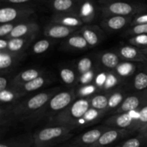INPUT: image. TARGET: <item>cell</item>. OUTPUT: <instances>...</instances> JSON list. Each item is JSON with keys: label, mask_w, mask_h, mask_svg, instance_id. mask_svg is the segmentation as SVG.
Masks as SVG:
<instances>
[{"label": "cell", "mask_w": 147, "mask_h": 147, "mask_svg": "<svg viewBox=\"0 0 147 147\" xmlns=\"http://www.w3.org/2000/svg\"><path fill=\"white\" fill-rule=\"evenodd\" d=\"M55 94H56L55 90L42 92L34 95L21 103L11 106L7 110V114H5L6 120L11 121L13 119H23L24 117H29L30 115L34 116V114L40 113V109L45 108Z\"/></svg>", "instance_id": "cell-1"}, {"label": "cell", "mask_w": 147, "mask_h": 147, "mask_svg": "<svg viewBox=\"0 0 147 147\" xmlns=\"http://www.w3.org/2000/svg\"><path fill=\"white\" fill-rule=\"evenodd\" d=\"M100 10L104 17L110 16L134 17L147 12V4L133 0H100Z\"/></svg>", "instance_id": "cell-2"}, {"label": "cell", "mask_w": 147, "mask_h": 147, "mask_svg": "<svg viewBox=\"0 0 147 147\" xmlns=\"http://www.w3.org/2000/svg\"><path fill=\"white\" fill-rule=\"evenodd\" d=\"M90 108V98H82L74 100L67 109L55 116L51 121L57 125L76 126Z\"/></svg>", "instance_id": "cell-3"}, {"label": "cell", "mask_w": 147, "mask_h": 147, "mask_svg": "<svg viewBox=\"0 0 147 147\" xmlns=\"http://www.w3.org/2000/svg\"><path fill=\"white\" fill-rule=\"evenodd\" d=\"M76 129L73 126H62L47 127L34 135V142L36 147H47L70 138L72 132Z\"/></svg>", "instance_id": "cell-4"}, {"label": "cell", "mask_w": 147, "mask_h": 147, "mask_svg": "<svg viewBox=\"0 0 147 147\" xmlns=\"http://www.w3.org/2000/svg\"><path fill=\"white\" fill-rule=\"evenodd\" d=\"M35 11V6L30 4L6 5L0 9V23L5 24L30 20Z\"/></svg>", "instance_id": "cell-5"}, {"label": "cell", "mask_w": 147, "mask_h": 147, "mask_svg": "<svg viewBox=\"0 0 147 147\" xmlns=\"http://www.w3.org/2000/svg\"><path fill=\"white\" fill-rule=\"evenodd\" d=\"M147 106V90L136 95L128 96L117 108V114L126 112L139 111Z\"/></svg>", "instance_id": "cell-6"}, {"label": "cell", "mask_w": 147, "mask_h": 147, "mask_svg": "<svg viewBox=\"0 0 147 147\" xmlns=\"http://www.w3.org/2000/svg\"><path fill=\"white\" fill-rule=\"evenodd\" d=\"M75 93L72 90L63 91L55 94L47 103L49 111L61 112L67 109L73 101Z\"/></svg>", "instance_id": "cell-7"}, {"label": "cell", "mask_w": 147, "mask_h": 147, "mask_svg": "<svg viewBox=\"0 0 147 147\" xmlns=\"http://www.w3.org/2000/svg\"><path fill=\"white\" fill-rule=\"evenodd\" d=\"M137 112L138 111H134L116 114L109 118L106 121V124L110 128L126 129L131 131V129L135 121Z\"/></svg>", "instance_id": "cell-8"}, {"label": "cell", "mask_w": 147, "mask_h": 147, "mask_svg": "<svg viewBox=\"0 0 147 147\" xmlns=\"http://www.w3.org/2000/svg\"><path fill=\"white\" fill-rule=\"evenodd\" d=\"M40 30V26L32 20H27L19 22L11 32L6 37L7 40L18 37H28V36L37 34Z\"/></svg>", "instance_id": "cell-9"}, {"label": "cell", "mask_w": 147, "mask_h": 147, "mask_svg": "<svg viewBox=\"0 0 147 147\" xmlns=\"http://www.w3.org/2000/svg\"><path fill=\"white\" fill-rule=\"evenodd\" d=\"M80 1L78 0H46L49 7L55 13H77Z\"/></svg>", "instance_id": "cell-10"}, {"label": "cell", "mask_w": 147, "mask_h": 147, "mask_svg": "<svg viewBox=\"0 0 147 147\" xmlns=\"http://www.w3.org/2000/svg\"><path fill=\"white\" fill-rule=\"evenodd\" d=\"M134 17L124 16H110L104 17L100 24L108 31H119L124 27L130 25Z\"/></svg>", "instance_id": "cell-11"}, {"label": "cell", "mask_w": 147, "mask_h": 147, "mask_svg": "<svg viewBox=\"0 0 147 147\" xmlns=\"http://www.w3.org/2000/svg\"><path fill=\"white\" fill-rule=\"evenodd\" d=\"M79 28L70 27L55 23H50L45 28L44 34L52 39H62L70 37Z\"/></svg>", "instance_id": "cell-12"}, {"label": "cell", "mask_w": 147, "mask_h": 147, "mask_svg": "<svg viewBox=\"0 0 147 147\" xmlns=\"http://www.w3.org/2000/svg\"><path fill=\"white\" fill-rule=\"evenodd\" d=\"M130 132V131L126 130V129H111H111H107L100 136L96 143H95L90 147H104L108 146Z\"/></svg>", "instance_id": "cell-13"}, {"label": "cell", "mask_w": 147, "mask_h": 147, "mask_svg": "<svg viewBox=\"0 0 147 147\" xmlns=\"http://www.w3.org/2000/svg\"><path fill=\"white\" fill-rule=\"evenodd\" d=\"M52 23L76 28H80L84 24L77 13H55L52 17Z\"/></svg>", "instance_id": "cell-14"}, {"label": "cell", "mask_w": 147, "mask_h": 147, "mask_svg": "<svg viewBox=\"0 0 147 147\" xmlns=\"http://www.w3.org/2000/svg\"><path fill=\"white\" fill-rule=\"evenodd\" d=\"M119 55L123 60L137 63H147V57L142 53L140 49L134 46H123L119 50Z\"/></svg>", "instance_id": "cell-15"}, {"label": "cell", "mask_w": 147, "mask_h": 147, "mask_svg": "<svg viewBox=\"0 0 147 147\" xmlns=\"http://www.w3.org/2000/svg\"><path fill=\"white\" fill-rule=\"evenodd\" d=\"M80 34L90 47H96L102 40V32L96 25H86L80 29Z\"/></svg>", "instance_id": "cell-16"}, {"label": "cell", "mask_w": 147, "mask_h": 147, "mask_svg": "<svg viewBox=\"0 0 147 147\" xmlns=\"http://www.w3.org/2000/svg\"><path fill=\"white\" fill-rule=\"evenodd\" d=\"M78 14L84 23H90L96 15V7L93 0H81L79 4Z\"/></svg>", "instance_id": "cell-17"}, {"label": "cell", "mask_w": 147, "mask_h": 147, "mask_svg": "<svg viewBox=\"0 0 147 147\" xmlns=\"http://www.w3.org/2000/svg\"><path fill=\"white\" fill-rule=\"evenodd\" d=\"M37 34L28 36V37H18L9 40V45L7 51L14 54H23L30 43L35 39Z\"/></svg>", "instance_id": "cell-18"}, {"label": "cell", "mask_w": 147, "mask_h": 147, "mask_svg": "<svg viewBox=\"0 0 147 147\" xmlns=\"http://www.w3.org/2000/svg\"><path fill=\"white\" fill-rule=\"evenodd\" d=\"M42 76V71L37 69L32 68L26 70L17 74L11 82L13 88H17L26 83L31 81Z\"/></svg>", "instance_id": "cell-19"}, {"label": "cell", "mask_w": 147, "mask_h": 147, "mask_svg": "<svg viewBox=\"0 0 147 147\" xmlns=\"http://www.w3.org/2000/svg\"><path fill=\"white\" fill-rule=\"evenodd\" d=\"M23 57V54H14L7 50L0 51V69L1 72L11 68Z\"/></svg>", "instance_id": "cell-20"}, {"label": "cell", "mask_w": 147, "mask_h": 147, "mask_svg": "<svg viewBox=\"0 0 147 147\" xmlns=\"http://www.w3.org/2000/svg\"><path fill=\"white\" fill-rule=\"evenodd\" d=\"M107 129L106 128L94 129L88 131L80 136L77 141V144L79 145H88L92 146L98 142L99 138Z\"/></svg>", "instance_id": "cell-21"}, {"label": "cell", "mask_w": 147, "mask_h": 147, "mask_svg": "<svg viewBox=\"0 0 147 147\" xmlns=\"http://www.w3.org/2000/svg\"><path fill=\"white\" fill-rule=\"evenodd\" d=\"M46 80H47L45 79V78L41 76L40 77L34 79V80H31V81L28 82V83H24V84L22 85V86H19V87L14 88L17 89L20 92L25 94V93L36 91V90L41 88L45 84Z\"/></svg>", "instance_id": "cell-22"}, {"label": "cell", "mask_w": 147, "mask_h": 147, "mask_svg": "<svg viewBox=\"0 0 147 147\" xmlns=\"http://www.w3.org/2000/svg\"><path fill=\"white\" fill-rule=\"evenodd\" d=\"M65 45L73 50H85L89 47L88 44L81 34H73L67 37Z\"/></svg>", "instance_id": "cell-23"}, {"label": "cell", "mask_w": 147, "mask_h": 147, "mask_svg": "<svg viewBox=\"0 0 147 147\" xmlns=\"http://www.w3.org/2000/svg\"><path fill=\"white\" fill-rule=\"evenodd\" d=\"M105 112L106 111H102L96 110L93 108H90L86 114L83 116V118L78 121L76 126H84V125L90 124L91 123L97 121L102 115L104 114Z\"/></svg>", "instance_id": "cell-24"}, {"label": "cell", "mask_w": 147, "mask_h": 147, "mask_svg": "<svg viewBox=\"0 0 147 147\" xmlns=\"http://www.w3.org/2000/svg\"><path fill=\"white\" fill-rule=\"evenodd\" d=\"M24 95V93L12 87V88H7L0 91V101L1 103H12Z\"/></svg>", "instance_id": "cell-25"}, {"label": "cell", "mask_w": 147, "mask_h": 147, "mask_svg": "<svg viewBox=\"0 0 147 147\" xmlns=\"http://www.w3.org/2000/svg\"><path fill=\"white\" fill-rule=\"evenodd\" d=\"M146 126H147V106L138 111L135 121L131 129V132L139 131Z\"/></svg>", "instance_id": "cell-26"}, {"label": "cell", "mask_w": 147, "mask_h": 147, "mask_svg": "<svg viewBox=\"0 0 147 147\" xmlns=\"http://www.w3.org/2000/svg\"><path fill=\"white\" fill-rule=\"evenodd\" d=\"M100 62L105 67L108 68L116 69L120 64V59L118 55L109 52L101 55Z\"/></svg>", "instance_id": "cell-27"}, {"label": "cell", "mask_w": 147, "mask_h": 147, "mask_svg": "<svg viewBox=\"0 0 147 147\" xmlns=\"http://www.w3.org/2000/svg\"><path fill=\"white\" fill-rule=\"evenodd\" d=\"M90 108L102 111H107L109 98L105 95H96L90 99Z\"/></svg>", "instance_id": "cell-28"}, {"label": "cell", "mask_w": 147, "mask_h": 147, "mask_svg": "<svg viewBox=\"0 0 147 147\" xmlns=\"http://www.w3.org/2000/svg\"><path fill=\"white\" fill-rule=\"evenodd\" d=\"M134 86L135 89L139 91L147 90V73L140 72L136 75L134 80Z\"/></svg>", "instance_id": "cell-29"}, {"label": "cell", "mask_w": 147, "mask_h": 147, "mask_svg": "<svg viewBox=\"0 0 147 147\" xmlns=\"http://www.w3.org/2000/svg\"><path fill=\"white\" fill-rule=\"evenodd\" d=\"M51 44L52 42L49 40L42 39V40H39L32 46V52L34 54L37 55L42 54L47 51V50L51 46Z\"/></svg>", "instance_id": "cell-30"}, {"label": "cell", "mask_w": 147, "mask_h": 147, "mask_svg": "<svg viewBox=\"0 0 147 147\" xmlns=\"http://www.w3.org/2000/svg\"><path fill=\"white\" fill-rule=\"evenodd\" d=\"M60 76L62 80L67 85H72L76 80V73L72 69L65 67L60 72Z\"/></svg>", "instance_id": "cell-31"}, {"label": "cell", "mask_w": 147, "mask_h": 147, "mask_svg": "<svg viewBox=\"0 0 147 147\" xmlns=\"http://www.w3.org/2000/svg\"><path fill=\"white\" fill-rule=\"evenodd\" d=\"M132 46L142 50L147 47V34H139L134 36L129 40Z\"/></svg>", "instance_id": "cell-32"}, {"label": "cell", "mask_w": 147, "mask_h": 147, "mask_svg": "<svg viewBox=\"0 0 147 147\" xmlns=\"http://www.w3.org/2000/svg\"><path fill=\"white\" fill-rule=\"evenodd\" d=\"M123 100V95L121 92L117 91L114 92L113 94L109 98V106H108L107 111L113 109L115 108H118Z\"/></svg>", "instance_id": "cell-33"}, {"label": "cell", "mask_w": 147, "mask_h": 147, "mask_svg": "<svg viewBox=\"0 0 147 147\" xmlns=\"http://www.w3.org/2000/svg\"><path fill=\"white\" fill-rule=\"evenodd\" d=\"M139 34H147V24H137L129 27L124 32L125 36H136Z\"/></svg>", "instance_id": "cell-34"}, {"label": "cell", "mask_w": 147, "mask_h": 147, "mask_svg": "<svg viewBox=\"0 0 147 147\" xmlns=\"http://www.w3.org/2000/svg\"><path fill=\"white\" fill-rule=\"evenodd\" d=\"M78 70L80 73V76L88 73V72L92 70V67H93V61L89 57H83L80 59L78 61L77 65Z\"/></svg>", "instance_id": "cell-35"}, {"label": "cell", "mask_w": 147, "mask_h": 147, "mask_svg": "<svg viewBox=\"0 0 147 147\" xmlns=\"http://www.w3.org/2000/svg\"><path fill=\"white\" fill-rule=\"evenodd\" d=\"M19 22H20L1 24V25H0V37H1V38H6L11 32V31L14 30L15 26Z\"/></svg>", "instance_id": "cell-36"}, {"label": "cell", "mask_w": 147, "mask_h": 147, "mask_svg": "<svg viewBox=\"0 0 147 147\" xmlns=\"http://www.w3.org/2000/svg\"><path fill=\"white\" fill-rule=\"evenodd\" d=\"M116 70H117V73L120 76H127L133 73L134 70V66L131 63H122V64H119Z\"/></svg>", "instance_id": "cell-37"}, {"label": "cell", "mask_w": 147, "mask_h": 147, "mask_svg": "<svg viewBox=\"0 0 147 147\" xmlns=\"http://www.w3.org/2000/svg\"><path fill=\"white\" fill-rule=\"evenodd\" d=\"M142 142H147V140L142 136H139L138 137L132 138L125 142L122 147H140Z\"/></svg>", "instance_id": "cell-38"}, {"label": "cell", "mask_w": 147, "mask_h": 147, "mask_svg": "<svg viewBox=\"0 0 147 147\" xmlns=\"http://www.w3.org/2000/svg\"><path fill=\"white\" fill-rule=\"evenodd\" d=\"M0 1L1 4H5L7 5H25V4L34 5L32 3L40 1H46V0H0Z\"/></svg>", "instance_id": "cell-39"}, {"label": "cell", "mask_w": 147, "mask_h": 147, "mask_svg": "<svg viewBox=\"0 0 147 147\" xmlns=\"http://www.w3.org/2000/svg\"><path fill=\"white\" fill-rule=\"evenodd\" d=\"M142 24H147V12L142 13L134 16L129 27Z\"/></svg>", "instance_id": "cell-40"}, {"label": "cell", "mask_w": 147, "mask_h": 147, "mask_svg": "<svg viewBox=\"0 0 147 147\" xmlns=\"http://www.w3.org/2000/svg\"><path fill=\"white\" fill-rule=\"evenodd\" d=\"M96 90V88L94 86H93V85H87V86H84L80 88L78 91V95L80 97H86V96H90L92 93H94Z\"/></svg>", "instance_id": "cell-41"}, {"label": "cell", "mask_w": 147, "mask_h": 147, "mask_svg": "<svg viewBox=\"0 0 147 147\" xmlns=\"http://www.w3.org/2000/svg\"><path fill=\"white\" fill-rule=\"evenodd\" d=\"M118 79L116 77V76L113 74H108L107 77H106V82H105V84L103 86V87L106 89H109L113 87L114 86H116L117 84Z\"/></svg>", "instance_id": "cell-42"}, {"label": "cell", "mask_w": 147, "mask_h": 147, "mask_svg": "<svg viewBox=\"0 0 147 147\" xmlns=\"http://www.w3.org/2000/svg\"><path fill=\"white\" fill-rule=\"evenodd\" d=\"M93 76H94V73H93V70H90V71L88 72V73L80 76V83H81V84L86 85L88 84V83H90V82L93 80Z\"/></svg>", "instance_id": "cell-43"}, {"label": "cell", "mask_w": 147, "mask_h": 147, "mask_svg": "<svg viewBox=\"0 0 147 147\" xmlns=\"http://www.w3.org/2000/svg\"><path fill=\"white\" fill-rule=\"evenodd\" d=\"M106 77H107V75H106L105 73H100V75H98L96 80V86H99V87H103L105 82H106Z\"/></svg>", "instance_id": "cell-44"}, {"label": "cell", "mask_w": 147, "mask_h": 147, "mask_svg": "<svg viewBox=\"0 0 147 147\" xmlns=\"http://www.w3.org/2000/svg\"><path fill=\"white\" fill-rule=\"evenodd\" d=\"M9 88H8V79L4 76H1L0 77V91L6 90Z\"/></svg>", "instance_id": "cell-45"}, {"label": "cell", "mask_w": 147, "mask_h": 147, "mask_svg": "<svg viewBox=\"0 0 147 147\" xmlns=\"http://www.w3.org/2000/svg\"><path fill=\"white\" fill-rule=\"evenodd\" d=\"M9 40L6 38L0 39V51H4L8 48Z\"/></svg>", "instance_id": "cell-46"}, {"label": "cell", "mask_w": 147, "mask_h": 147, "mask_svg": "<svg viewBox=\"0 0 147 147\" xmlns=\"http://www.w3.org/2000/svg\"><path fill=\"white\" fill-rule=\"evenodd\" d=\"M139 132V136H142V137L144 138L145 139H146L147 140V126H145V127H144L143 129H141Z\"/></svg>", "instance_id": "cell-47"}, {"label": "cell", "mask_w": 147, "mask_h": 147, "mask_svg": "<svg viewBox=\"0 0 147 147\" xmlns=\"http://www.w3.org/2000/svg\"><path fill=\"white\" fill-rule=\"evenodd\" d=\"M140 50L142 51V53H143V54H144L145 55H146L147 57V47H146V48L142 49V50Z\"/></svg>", "instance_id": "cell-48"}, {"label": "cell", "mask_w": 147, "mask_h": 147, "mask_svg": "<svg viewBox=\"0 0 147 147\" xmlns=\"http://www.w3.org/2000/svg\"><path fill=\"white\" fill-rule=\"evenodd\" d=\"M0 147H10V146H9L7 144H0Z\"/></svg>", "instance_id": "cell-49"}, {"label": "cell", "mask_w": 147, "mask_h": 147, "mask_svg": "<svg viewBox=\"0 0 147 147\" xmlns=\"http://www.w3.org/2000/svg\"><path fill=\"white\" fill-rule=\"evenodd\" d=\"M145 69H146V73H147V65L146 66V68H145Z\"/></svg>", "instance_id": "cell-50"}, {"label": "cell", "mask_w": 147, "mask_h": 147, "mask_svg": "<svg viewBox=\"0 0 147 147\" xmlns=\"http://www.w3.org/2000/svg\"><path fill=\"white\" fill-rule=\"evenodd\" d=\"M116 147H122V146H116Z\"/></svg>", "instance_id": "cell-51"}, {"label": "cell", "mask_w": 147, "mask_h": 147, "mask_svg": "<svg viewBox=\"0 0 147 147\" xmlns=\"http://www.w3.org/2000/svg\"><path fill=\"white\" fill-rule=\"evenodd\" d=\"M78 1H81V0H78Z\"/></svg>", "instance_id": "cell-52"}, {"label": "cell", "mask_w": 147, "mask_h": 147, "mask_svg": "<svg viewBox=\"0 0 147 147\" xmlns=\"http://www.w3.org/2000/svg\"><path fill=\"white\" fill-rule=\"evenodd\" d=\"M146 147H147V146H146Z\"/></svg>", "instance_id": "cell-53"}]
</instances>
